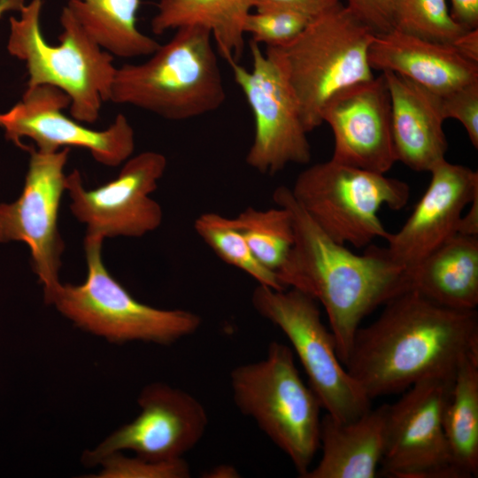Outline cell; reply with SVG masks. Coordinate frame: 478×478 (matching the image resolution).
Masks as SVG:
<instances>
[{
  "instance_id": "cell-1",
  "label": "cell",
  "mask_w": 478,
  "mask_h": 478,
  "mask_svg": "<svg viewBox=\"0 0 478 478\" xmlns=\"http://www.w3.org/2000/svg\"><path fill=\"white\" fill-rule=\"evenodd\" d=\"M357 330L344 366L367 397L405 391L420 381H452L478 355V313L437 304L409 289Z\"/></svg>"
},
{
  "instance_id": "cell-2",
  "label": "cell",
  "mask_w": 478,
  "mask_h": 478,
  "mask_svg": "<svg viewBox=\"0 0 478 478\" xmlns=\"http://www.w3.org/2000/svg\"><path fill=\"white\" fill-rule=\"evenodd\" d=\"M273 199L290 212L294 229V243L276 273L278 280L285 289H297L321 304L344 366L363 319L409 290L406 270L390 258L386 248L371 245L358 255L331 239L290 189L278 187Z\"/></svg>"
},
{
  "instance_id": "cell-3",
  "label": "cell",
  "mask_w": 478,
  "mask_h": 478,
  "mask_svg": "<svg viewBox=\"0 0 478 478\" xmlns=\"http://www.w3.org/2000/svg\"><path fill=\"white\" fill-rule=\"evenodd\" d=\"M211 31L200 25L175 29L140 64L117 67L110 101L170 120H185L219 109L226 89Z\"/></svg>"
},
{
  "instance_id": "cell-4",
  "label": "cell",
  "mask_w": 478,
  "mask_h": 478,
  "mask_svg": "<svg viewBox=\"0 0 478 478\" xmlns=\"http://www.w3.org/2000/svg\"><path fill=\"white\" fill-rule=\"evenodd\" d=\"M377 34L342 4L315 18L294 40L266 47L281 70L307 133L322 122L327 102L339 90L374 77L368 50Z\"/></svg>"
},
{
  "instance_id": "cell-5",
  "label": "cell",
  "mask_w": 478,
  "mask_h": 478,
  "mask_svg": "<svg viewBox=\"0 0 478 478\" xmlns=\"http://www.w3.org/2000/svg\"><path fill=\"white\" fill-rule=\"evenodd\" d=\"M42 4L43 0H31L19 19L10 18L8 51L26 63L27 88L50 85L63 90L71 100V116L94 123L102 104L110 101L117 69L113 56L85 31L67 6L59 18V42L50 44L41 27Z\"/></svg>"
},
{
  "instance_id": "cell-6",
  "label": "cell",
  "mask_w": 478,
  "mask_h": 478,
  "mask_svg": "<svg viewBox=\"0 0 478 478\" xmlns=\"http://www.w3.org/2000/svg\"><path fill=\"white\" fill-rule=\"evenodd\" d=\"M233 399L292 462L303 478L320 448V403L302 380L293 351L272 342L266 356L230 373Z\"/></svg>"
},
{
  "instance_id": "cell-7",
  "label": "cell",
  "mask_w": 478,
  "mask_h": 478,
  "mask_svg": "<svg viewBox=\"0 0 478 478\" xmlns=\"http://www.w3.org/2000/svg\"><path fill=\"white\" fill-rule=\"evenodd\" d=\"M102 238L84 240L88 274L80 285L59 283L44 296L80 328L115 343L141 341L169 345L200 328L197 313L158 309L137 301L104 266Z\"/></svg>"
},
{
  "instance_id": "cell-8",
  "label": "cell",
  "mask_w": 478,
  "mask_h": 478,
  "mask_svg": "<svg viewBox=\"0 0 478 478\" xmlns=\"http://www.w3.org/2000/svg\"><path fill=\"white\" fill-rule=\"evenodd\" d=\"M291 193L298 204L331 239L356 248L367 246L388 232L378 211L386 204L402 209L410 197L403 181L339 164H315L297 177Z\"/></svg>"
},
{
  "instance_id": "cell-9",
  "label": "cell",
  "mask_w": 478,
  "mask_h": 478,
  "mask_svg": "<svg viewBox=\"0 0 478 478\" xmlns=\"http://www.w3.org/2000/svg\"><path fill=\"white\" fill-rule=\"evenodd\" d=\"M251 303L287 336L328 414L347 422L371 409V399L340 361L335 337L322 322L315 299L294 288L278 290L258 284Z\"/></svg>"
},
{
  "instance_id": "cell-10",
  "label": "cell",
  "mask_w": 478,
  "mask_h": 478,
  "mask_svg": "<svg viewBox=\"0 0 478 478\" xmlns=\"http://www.w3.org/2000/svg\"><path fill=\"white\" fill-rule=\"evenodd\" d=\"M252 68L227 63L254 117L255 131L246 163L263 174L289 164H307L311 146L296 100L277 65L250 42Z\"/></svg>"
},
{
  "instance_id": "cell-11",
  "label": "cell",
  "mask_w": 478,
  "mask_h": 478,
  "mask_svg": "<svg viewBox=\"0 0 478 478\" xmlns=\"http://www.w3.org/2000/svg\"><path fill=\"white\" fill-rule=\"evenodd\" d=\"M452 381L428 378L389 405L382 474L391 478H460L443 427Z\"/></svg>"
},
{
  "instance_id": "cell-12",
  "label": "cell",
  "mask_w": 478,
  "mask_h": 478,
  "mask_svg": "<svg viewBox=\"0 0 478 478\" xmlns=\"http://www.w3.org/2000/svg\"><path fill=\"white\" fill-rule=\"evenodd\" d=\"M25 150L30 160L22 193L12 204H0V242L27 244L32 268L46 296L60 283L58 271L65 244L58 229V217L70 148L42 152L27 145Z\"/></svg>"
},
{
  "instance_id": "cell-13",
  "label": "cell",
  "mask_w": 478,
  "mask_h": 478,
  "mask_svg": "<svg viewBox=\"0 0 478 478\" xmlns=\"http://www.w3.org/2000/svg\"><path fill=\"white\" fill-rule=\"evenodd\" d=\"M166 157L143 151L130 157L114 180L87 190L73 170L66 177L70 209L87 225L86 236L104 239L118 235L139 237L162 222L160 205L150 197L166 168Z\"/></svg>"
},
{
  "instance_id": "cell-14",
  "label": "cell",
  "mask_w": 478,
  "mask_h": 478,
  "mask_svg": "<svg viewBox=\"0 0 478 478\" xmlns=\"http://www.w3.org/2000/svg\"><path fill=\"white\" fill-rule=\"evenodd\" d=\"M70 104V97L56 87L27 88L19 103L0 113V127L6 139L23 150L27 145L21 139L29 138L42 152L86 149L96 161L108 166H117L131 157L135 133L125 115L118 114L106 129L95 130L63 112Z\"/></svg>"
},
{
  "instance_id": "cell-15",
  "label": "cell",
  "mask_w": 478,
  "mask_h": 478,
  "mask_svg": "<svg viewBox=\"0 0 478 478\" xmlns=\"http://www.w3.org/2000/svg\"><path fill=\"white\" fill-rule=\"evenodd\" d=\"M139 415L83 453L87 466L98 465L108 455L129 450L154 461L182 458L203 438L208 416L191 394L166 383L147 385L140 393Z\"/></svg>"
},
{
  "instance_id": "cell-16",
  "label": "cell",
  "mask_w": 478,
  "mask_h": 478,
  "mask_svg": "<svg viewBox=\"0 0 478 478\" xmlns=\"http://www.w3.org/2000/svg\"><path fill=\"white\" fill-rule=\"evenodd\" d=\"M321 119L334 135L332 160L383 174L397 161L383 73L339 90L325 104Z\"/></svg>"
},
{
  "instance_id": "cell-17",
  "label": "cell",
  "mask_w": 478,
  "mask_h": 478,
  "mask_svg": "<svg viewBox=\"0 0 478 478\" xmlns=\"http://www.w3.org/2000/svg\"><path fill=\"white\" fill-rule=\"evenodd\" d=\"M429 173V185L409 219L385 238L389 256L405 269L458 234L464 209L478 197V173L467 166L444 158Z\"/></svg>"
},
{
  "instance_id": "cell-18",
  "label": "cell",
  "mask_w": 478,
  "mask_h": 478,
  "mask_svg": "<svg viewBox=\"0 0 478 478\" xmlns=\"http://www.w3.org/2000/svg\"><path fill=\"white\" fill-rule=\"evenodd\" d=\"M368 61L372 69L395 73L437 95L478 81V63L464 57L452 44L395 28L375 35Z\"/></svg>"
},
{
  "instance_id": "cell-19",
  "label": "cell",
  "mask_w": 478,
  "mask_h": 478,
  "mask_svg": "<svg viewBox=\"0 0 478 478\" xmlns=\"http://www.w3.org/2000/svg\"><path fill=\"white\" fill-rule=\"evenodd\" d=\"M382 73L390 96L397 161L414 171L429 172L445 158L448 148L440 96L395 73Z\"/></svg>"
},
{
  "instance_id": "cell-20",
  "label": "cell",
  "mask_w": 478,
  "mask_h": 478,
  "mask_svg": "<svg viewBox=\"0 0 478 478\" xmlns=\"http://www.w3.org/2000/svg\"><path fill=\"white\" fill-rule=\"evenodd\" d=\"M389 405L343 422L326 413L320 421L321 457L303 478H374L382 459Z\"/></svg>"
},
{
  "instance_id": "cell-21",
  "label": "cell",
  "mask_w": 478,
  "mask_h": 478,
  "mask_svg": "<svg viewBox=\"0 0 478 478\" xmlns=\"http://www.w3.org/2000/svg\"><path fill=\"white\" fill-rule=\"evenodd\" d=\"M405 270L409 289L447 307L476 308L478 235L458 233Z\"/></svg>"
},
{
  "instance_id": "cell-22",
  "label": "cell",
  "mask_w": 478,
  "mask_h": 478,
  "mask_svg": "<svg viewBox=\"0 0 478 478\" xmlns=\"http://www.w3.org/2000/svg\"><path fill=\"white\" fill-rule=\"evenodd\" d=\"M252 0H158L150 27L155 35L188 25L207 27L218 53L238 62L244 49V21Z\"/></svg>"
},
{
  "instance_id": "cell-23",
  "label": "cell",
  "mask_w": 478,
  "mask_h": 478,
  "mask_svg": "<svg viewBox=\"0 0 478 478\" xmlns=\"http://www.w3.org/2000/svg\"><path fill=\"white\" fill-rule=\"evenodd\" d=\"M140 0H67V7L85 31L119 58L151 55L159 43L136 26Z\"/></svg>"
},
{
  "instance_id": "cell-24",
  "label": "cell",
  "mask_w": 478,
  "mask_h": 478,
  "mask_svg": "<svg viewBox=\"0 0 478 478\" xmlns=\"http://www.w3.org/2000/svg\"><path fill=\"white\" fill-rule=\"evenodd\" d=\"M443 427L460 478L478 474V355L459 366L443 410Z\"/></svg>"
},
{
  "instance_id": "cell-25",
  "label": "cell",
  "mask_w": 478,
  "mask_h": 478,
  "mask_svg": "<svg viewBox=\"0 0 478 478\" xmlns=\"http://www.w3.org/2000/svg\"><path fill=\"white\" fill-rule=\"evenodd\" d=\"M234 219L255 258L276 274L294 243L290 212L281 205L266 210L248 207Z\"/></svg>"
},
{
  "instance_id": "cell-26",
  "label": "cell",
  "mask_w": 478,
  "mask_h": 478,
  "mask_svg": "<svg viewBox=\"0 0 478 478\" xmlns=\"http://www.w3.org/2000/svg\"><path fill=\"white\" fill-rule=\"evenodd\" d=\"M196 233L224 262L252 277L259 285L281 290L276 274L253 255L235 219L216 212H204L194 223Z\"/></svg>"
},
{
  "instance_id": "cell-27",
  "label": "cell",
  "mask_w": 478,
  "mask_h": 478,
  "mask_svg": "<svg viewBox=\"0 0 478 478\" xmlns=\"http://www.w3.org/2000/svg\"><path fill=\"white\" fill-rule=\"evenodd\" d=\"M394 28L450 44L467 31L451 17L447 0H397Z\"/></svg>"
},
{
  "instance_id": "cell-28",
  "label": "cell",
  "mask_w": 478,
  "mask_h": 478,
  "mask_svg": "<svg viewBox=\"0 0 478 478\" xmlns=\"http://www.w3.org/2000/svg\"><path fill=\"white\" fill-rule=\"evenodd\" d=\"M313 19L289 10L256 11L247 16L243 31L251 36V41L254 42L278 47L294 40Z\"/></svg>"
},
{
  "instance_id": "cell-29",
  "label": "cell",
  "mask_w": 478,
  "mask_h": 478,
  "mask_svg": "<svg viewBox=\"0 0 478 478\" xmlns=\"http://www.w3.org/2000/svg\"><path fill=\"white\" fill-rule=\"evenodd\" d=\"M99 478H189L190 467L183 458L154 461L139 456L127 457L120 451L112 453L99 463Z\"/></svg>"
},
{
  "instance_id": "cell-30",
  "label": "cell",
  "mask_w": 478,
  "mask_h": 478,
  "mask_svg": "<svg viewBox=\"0 0 478 478\" xmlns=\"http://www.w3.org/2000/svg\"><path fill=\"white\" fill-rule=\"evenodd\" d=\"M441 98L444 120L454 119L466 129L473 146L478 148V81H474L444 95Z\"/></svg>"
},
{
  "instance_id": "cell-31",
  "label": "cell",
  "mask_w": 478,
  "mask_h": 478,
  "mask_svg": "<svg viewBox=\"0 0 478 478\" xmlns=\"http://www.w3.org/2000/svg\"><path fill=\"white\" fill-rule=\"evenodd\" d=\"M397 0H346L345 5L358 19L377 35L394 28Z\"/></svg>"
},
{
  "instance_id": "cell-32",
  "label": "cell",
  "mask_w": 478,
  "mask_h": 478,
  "mask_svg": "<svg viewBox=\"0 0 478 478\" xmlns=\"http://www.w3.org/2000/svg\"><path fill=\"white\" fill-rule=\"evenodd\" d=\"M341 4L340 0H252V9H282L317 18Z\"/></svg>"
},
{
  "instance_id": "cell-33",
  "label": "cell",
  "mask_w": 478,
  "mask_h": 478,
  "mask_svg": "<svg viewBox=\"0 0 478 478\" xmlns=\"http://www.w3.org/2000/svg\"><path fill=\"white\" fill-rule=\"evenodd\" d=\"M451 15L466 30L478 28V0H449Z\"/></svg>"
},
{
  "instance_id": "cell-34",
  "label": "cell",
  "mask_w": 478,
  "mask_h": 478,
  "mask_svg": "<svg viewBox=\"0 0 478 478\" xmlns=\"http://www.w3.org/2000/svg\"><path fill=\"white\" fill-rule=\"evenodd\" d=\"M452 45L464 57L478 63V28L466 31Z\"/></svg>"
},
{
  "instance_id": "cell-35",
  "label": "cell",
  "mask_w": 478,
  "mask_h": 478,
  "mask_svg": "<svg viewBox=\"0 0 478 478\" xmlns=\"http://www.w3.org/2000/svg\"><path fill=\"white\" fill-rule=\"evenodd\" d=\"M458 233L478 235V197L470 203L467 214L462 216Z\"/></svg>"
},
{
  "instance_id": "cell-36",
  "label": "cell",
  "mask_w": 478,
  "mask_h": 478,
  "mask_svg": "<svg viewBox=\"0 0 478 478\" xmlns=\"http://www.w3.org/2000/svg\"><path fill=\"white\" fill-rule=\"evenodd\" d=\"M240 476L237 468L228 464L218 465L204 472L202 475L204 478H238Z\"/></svg>"
},
{
  "instance_id": "cell-37",
  "label": "cell",
  "mask_w": 478,
  "mask_h": 478,
  "mask_svg": "<svg viewBox=\"0 0 478 478\" xmlns=\"http://www.w3.org/2000/svg\"><path fill=\"white\" fill-rule=\"evenodd\" d=\"M25 0H0V19L8 12H20L25 6Z\"/></svg>"
}]
</instances>
